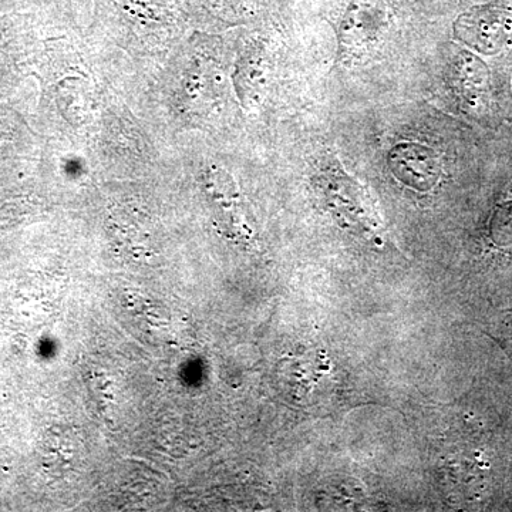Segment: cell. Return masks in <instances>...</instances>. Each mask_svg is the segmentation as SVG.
<instances>
[{"instance_id": "cell-1", "label": "cell", "mask_w": 512, "mask_h": 512, "mask_svg": "<svg viewBox=\"0 0 512 512\" xmlns=\"http://www.w3.org/2000/svg\"><path fill=\"white\" fill-rule=\"evenodd\" d=\"M390 164L396 177L416 190H429L439 178V164L429 148L403 144L394 148Z\"/></svg>"}, {"instance_id": "cell-2", "label": "cell", "mask_w": 512, "mask_h": 512, "mask_svg": "<svg viewBox=\"0 0 512 512\" xmlns=\"http://www.w3.org/2000/svg\"><path fill=\"white\" fill-rule=\"evenodd\" d=\"M507 339H508V343L507 345L510 346V349L511 350V353H512V320H511V329H510V332L507 333Z\"/></svg>"}]
</instances>
